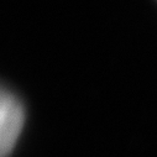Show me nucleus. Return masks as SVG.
<instances>
[{
  "mask_svg": "<svg viewBox=\"0 0 157 157\" xmlns=\"http://www.w3.org/2000/svg\"><path fill=\"white\" fill-rule=\"evenodd\" d=\"M25 123V109L20 99L0 87V157L14 150Z\"/></svg>",
  "mask_w": 157,
  "mask_h": 157,
  "instance_id": "nucleus-1",
  "label": "nucleus"
}]
</instances>
